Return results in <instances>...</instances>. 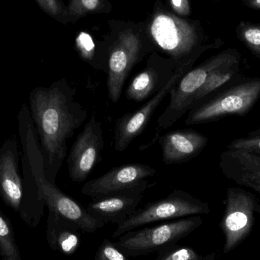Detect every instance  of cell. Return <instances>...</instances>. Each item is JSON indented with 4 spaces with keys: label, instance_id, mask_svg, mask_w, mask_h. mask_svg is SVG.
<instances>
[{
    "label": "cell",
    "instance_id": "obj_1",
    "mask_svg": "<svg viewBox=\"0 0 260 260\" xmlns=\"http://www.w3.org/2000/svg\"><path fill=\"white\" fill-rule=\"evenodd\" d=\"M76 94V88L63 78L50 86L37 87L29 94L28 108L39 138L46 178L55 184L67 155V141L88 120V111Z\"/></svg>",
    "mask_w": 260,
    "mask_h": 260
},
{
    "label": "cell",
    "instance_id": "obj_2",
    "mask_svg": "<svg viewBox=\"0 0 260 260\" xmlns=\"http://www.w3.org/2000/svg\"><path fill=\"white\" fill-rule=\"evenodd\" d=\"M18 126L23 154V198L18 214L27 225L35 228L44 213L42 185L47 178L39 138L26 104L18 111Z\"/></svg>",
    "mask_w": 260,
    "mask_h": 260
},
{
    "label": "cell",
    "instance_id": "obj_3",
    "mask_svg": "<svg viewBox=\"0 0 260 260\" xmlns=\"http://www.w3.org/2000/svg\"><path fill=\"white\" fill-rule=\"evenodd\" d=\"M239 58H241V55L237 49L229 48L209 58L197 68L190 69L186 72L170 92L169 104L157 119V133L151 143L157 140L160 131L172 126L192 109L196 95L203 88L212 72Z\"/></svg>",
    "mask_w": 260,
    "mask_h": 260
},
{
    "label": "cell",
    "instance_id": "obj_4",
    "mask_svg": "<svg viewBox=\"0 0 260 260\" xmlns=\"http://www.w3.org/2000/svg\"><path fill=\"white\" fill-rule=\"evenodd\" d=\"M203 222L200 215H192L151 228L130 231L119 237L115 244L126 256H145L175 245Z\"/></svg>",
    "mask_w": 260,
    "mask_h": 260
},
{
    "label": "cell",
    "instance_id": "obj_5",
    "mask_svg": "<svg viewBox=\"0 0 260 260\" xmlns=\"http://www.w3.org/2000/svg\"><path fill=\"white\" fill-rule=\"evenodd\" d=\"M209 212L210 206L206 202L183 189H174L168 197L150 202L138 209L123 223L117 225L112 238H118L123 234L145 224L192 215H207Z\"/></svg>",
    "mask_w": 260,
    "mask_h": 260
},
{
    "label": "cell",
    "instance_id": "obj_6",
    "mask_svg": "<svg viewBox=\"0 0 260 260\" xmlns=\"http://www.w3.org/2000/svg\"><path fill=\"white\" fill-rule=\"evenodd\" d=\"M260 99V79L250 78L229 88L188 113L186 125L203 124L227 116L244 117Z\"/></svg>",
    "mask_w": 260,
    "mask_h": 260
},
{
    "label": "cell",
    "instance_id": "obj_7",
    "mask_svg": "<svg viewBox=\"0 0 260 260\" xmlns=\"http://www.w3.org/2000/svg\"><path fill=\"white\" fill-rule=\"evenodd\" d=\"M260 204L253 192L241 187H229L225 209L220 222L224 237V254L239 246L251 232Z\"/></svg>",
    "mask_w": 260,
    "mask_h": 260
},
{
    "label": "cell",
    "instance_id": "obj_8",
    "mask_svg": "<svg viewBox=\"0 0 260 260\" xmlns=\"http://www.w3.org/2000/svg\"><path fill=\"white\" fill-rule=\"evenodd\" d=\"M157 171L149 165L133 163L115 167L101 177L86 182L82 193L91 199L102 198L136 189H147L152 186L148 179Z\"/></svg>",
    "mask_w": 260,
    "mask_h": 260
},
{
    "label": "cell",
    "instance_id": "obj_9",
    "mask_svg": "<svg viewBox=\"0 0 260 260\" xmlns=\"http://www.w3.org/2000/svg\"><path fill=\"white\" fill-rule=\"evenodd\" d=\"M105 148L103 129L92 114L78 135L67 158L69 175L72 181H85L96 165L102 161Z\"/></svg>",
    "mask_w": 260,
    "mask_h": 260
},
{
    "label": "cell",
    "instance_id": "obj_10",
    "mask_svg": "<svg viewBox=\"0 0 260 260\" xmlns=\"http://www.w3.org/2000/svg\"><path fill=\"white\" fill-rule=\"evenodd\" d=\"M196 59H190L180 66L167 85L142 107L133 112L125 114L117 120L114 129V148L116 151L119 152L124 151L127 149L130 144L142 134L148 126L154 111L165 98L170 94L179 79L190 70Z\"/></svg>",
    "mask_w": 260,
    "mask_h": 260
},
{
    "label": "cell",
    "instance_id": "obj_11",
    "mask_svg": "<svg viewBox=\"0 0 260 260\" xmlns=\"http://www.w3.org/2000/svg\"><path fill=\"white\" fill-rule=\"evenodd\" d=\"M151 34L157 45L180 64L186 62H181L180 59L189 55H200L208 48L214 47L213 44H211L197 47L198 44L197 37L190 33H185L183 27H180L178 23L168 15H160L154 20L151 25Z\"/></svg>",
    "mask_w": 260,
    "mask_h": 260
},
{
    "label": "cell",
    "instance_id": "obj_12",
    "mask_svg": "<svg viewBox=\"0 0 260 260\" xmlns=\"http://www.w3.org/2000/svg\"><path fill=\"white\" fill-rule=\"evenodd\" d=\"M20 160L18 139L15 135L12 134L0 148V199L16 213H19L23 198Z\"/></svg>",
    "mask_w": 260,
    "mask_h": 260
},
{
    "label": "cell",
    "instance_id": "obj_13",
    "mask_svg": "<svg viewBox=\"0 0 260 260\" xmlns=\"http://www.w3.org/2000/svg\"><path fill=\"white\" fill-rule=\"evenodd\" d=\"M42 189L48 212L71 223L81 232L94 233L105 225V223L94 218L86 208L64 193L55 183H50L47 179L43 182Z\"/></svg>",
    "mask_w": 260,
    "mask_h": 260
},
{
    "label": "cell",
    "instance_id": "obj_14",
    "mask_svg": "<svg viewBox=\"0 0 260 260\" xmlns=\"http://www.w3.org/2000/svg\"><path fill=\"white\" fill-rule=\"evenodd\" d=\"M183 64L174 60L151 58L145 70L135 76L128 85L126 99L142 102L152 97L167 85L176 70Z\"/></svg>",
    "mask_w": 260,
    "mask_h": 260
},
{
    "label": "cell",
    "instance_id": "obj_15",
    "mask_svg": "<svg viewBox=\"0 0 260 260\" xmlns=\"http://www.w3.org/2000/svg\"><path fill=\"white\" fill-rule=\"evenodd\" d=\"M162 160L167 165H178L197 157L209 143L207 136L193 129H177L159 136Z\"/></svg>",
    "mask_w": 260,
    "mask_h": 260
},
{
    "label": "cell",
    "instance_id": "obj_16",
    "mask_svg": "<svg viewBox=\"0 0 260 260\" xmlns=\"http://www.w3.org/2000/svg\"><path fill=\"white\" fill-rule=\"evenodd\" d=\"M220 169L226 178L260 194V155L242 150L221 153Z\"/></svg>",
    "mask_w": 260,
    "mask_h": 260
},
{
    "label": "cell",
    "instance_id": "obj_17",
    "mask_svg": "<svg viewBox=\"0 0 260 260\" xmlns=\"http://www.w3.org/2000/svg\"><path fill=\"white\" fill-rule=\"evenodd\" d=\"M145 191L136 189L93 199L86 209L94 218L105 224L111 223L119 225L137 210Z\"/></svg>",
    "mask_w": 260,
    "mask_h": 260
},
{
    "label": "cell",
    "instance_id": "obj_18",
    "mask_svg": "<svg viewBox=\"0 0 260 260\" xmlns=\"http://www.w3.org/2000/svg\"><path fill=\"white\" fill-rule=\"evenodd\" d=\"M81 231L51 212L47 221V242L50 248L67 256L74 254L81 244Z\"/></svg>",
    "mask_w": 260,
    "mask_h": 260
},
{
    "label": "cell",
    "instance_id": "obj_19",
    "mask_svg": "<svg viewBox=\"0 0 260 260\" xmlns=\"http://www.w3.org/2000/svg\"><path fill=\"white\" fill-rule=\"evenodd\" d=\"M241 59V58L235 59L212 72L203 88L196 95L192 103V108L197 106L205 98L229 83L235 76H238L240 71Z\"/></svg>",
    "mask_w": 260,
    "mask_h": 260
},
{
    "label": "cell",
    "instance_id": "obj_20",
    "mask_svg": "<svg viewBox=\"0 0 260 260\" xmlns=\"http://www.w3.org/2000/svg\"><path fill=\"white\" fill-rule=\"evenodd\" d=\"M0 256L6 260H21L15 239L13 227L8 217L0 210Z\"/></svg>",
    "mask_w": 260,
    "mask_h": 260
},
{
    "label": "cell",
    "instance_id": "obj_21",
    "mask_svg": "<svg viewBox=\"0 0 260 260\" xmlns=\"http://www.w3.org/2000/svg\"><path fill=\"white\" fill-rule=\"evenodd\" d=\"M237 38L250 53L260 59V23L242 21L236 27Z\"/></svg>",
    "mask_w": 260,
    "mask_h": 260
},
{
    "label": "cell",
    "instance_id": "obj_22",
    "mask_svg": "<svg viewBox=\"0 0 260 260\" xmlns=\"http://www.w3.org/2000/svg\"><path fill=\"white\" fill-rule=\"evenodd\" d=\"M202 257L192 248L173 245L159 251L156 260H201Z\"/></svg>",
    "mask_w": 260,
    "mask_h": 260
},
{
    "label": "cell",
    "instance_id": "obj_23",
    "mask_svg": "<svg viewBox=\"0 0 260 260\" xmlns=\"http://www.w3.org/2000/svg\"><path fill=\"white\" fill-rule=\"evenodd\" d=\"M227 148L242 150L260 155V129L250 132L245 137L235 139L228 145Z\"/></svg>",
    "mask_w": 260,
    "mask_h": 260
},
{
    "label": "cell",
    "instance_id": "obj_24",
    "mask_svg": "<svg viewBox=\"0 0 260 260\" xmlns=\"http://www.w3.org/2000/svg\"><path fill=\"white\" fill-rule=\"evenodd\" d=\"M94 260H128L126 255L116 246L115 243L105 239L96 252Z\"/></svg>",
    "mask_w": 260,
    "mask_h": 260
},
{
    "label": "cell",
    "instance_id": "obj_25",
    "mask_svg": "<svg viewBox=\"0 0 260 260\" xmlns=\"http://www.w3.org/2000/svg\"><path fill=\"white\" fill-rule=\"evenodd\" d=\"M78 43L81 50L83 51V56L85 59L90 60L92 56V51L94 50V44L92 38L86 33H82L78 38Z\"/></svg>",
    "mask_w": 260,
    "mask_h": 260
},
{
    "label": "cell",
    "instance_id": "obj_26",
    "mask_svg": "<svg viewBox=\"0 0 260 260\" xmlns=\"http://www.w3.org/2000/svg\"><path fill=\"white\" fill-rule=\"evenodd\" d=\"M244 6L255 10H260V0H242Z\"/></svg>",
    "mask_w": 260,
    "mask_h": 260
},
{
    "label": "cell",
    "instance_id": "obj_27",
    "mask_svg": "<svg viewBox=\"0 0 260 260\" xmlns=\"http://www.w3.org/2000/svg\"><path fill=\"white\" fill-rule=\"evenodd\" d=\"M82 2L84 6L89 10L95 9L99 4V0H82Z\"/></svg>",
    "mask_w": 260,
    "mask_h": 260
},
{
    "label": "cell",
    "instance_id": "obj_28",
    "mask_svg": "<svg viewBox=\"0 0 260 260\" xmlns=\"http://www.w3.org/2000/svg\"><path fill=\"white\" fill-rule=\"evenodd\" d=\"M183 0H172L173 4L175 7H180L181 6L182 3H183Z\"/></svg>",
    "mask_w": 260,
    "mask_h": 260
},
{
    "label": "cell",
    "instance_id": "obj_29",
    "mask_svg": "<svg viewBox=\"0 0 260 260\" xmlns=\"http://www.w3.org/2000/svg\"><path fill=\"white\" fill-rule=\"evenodd\" d=\"M201 260H215V254L214 253H211V254L208 255L206 257L203 258V259Z\"/></svg>",
    "mask_w": 260,
    "mask_h": 260
},
{
    "label": "cell",
    "instance_id": "obj_30",
    "mask_svg": "<svg viewBox=\"0 0 260 260\" xmlns=\"http://www.w3.org/2000/svg\"><path fill=\"white\" fill-rule=\"evenodd\" d=\"M0 260H6V259H0ZM21 260H22V259H21Z\"/></svg>",
    "mask_w": 260,
    "mask_h": 260
}]
</instances>
